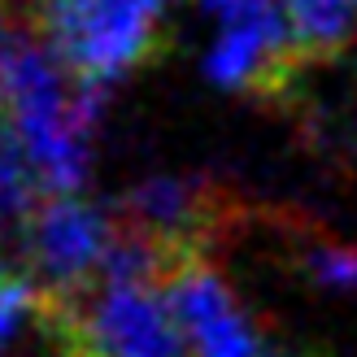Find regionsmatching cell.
Segmentation results:
<instances>
[{
  "label": "cell",
  "mask_w": 357,
  "mask_h": 357,
  "mask_svg": "<svg viewBox=\"0 0 357 357\" xmlns=\"http://www.w3.org/2000/svg\"><path fill=\"white\" fill-rule=\"evenodd\" d=\"M162 0H44V48L75 83L122 79L153 57Z\"/></svg>",
  "instance_id": "cell-1"
},
{
  "label": "cell",
  "mask_w": 357,
  "mask_h": 357,
  "mask_svg": "<svg viewBox=\"0 0 357 357\" xmlns=\"http://www.w3.org/2000/svg\"><path fill=\"white\" fill-rule=\"evenodd\" d=\"M157 283L188 331L192 357H266L261 327L205 253H170Z\"/></svg>",
  "instance_id": "cell-2"
},
{
  "label": "cell",
  "mask_w": 357,
  "mask_h": 357,
  "mask_svg": "<svg viewBox=\"0 0 357 357\" xmlns=\"http://www.w3.org/2000/svg\"><path fill=\"white\" fill-rule=\"evenodd\" d=\"M114 240V218L96 205L70 196H48L26 227V271H35L40 292L75 296L96 279L105 248Z\"/></svg>",
  "instance_id": "cell-3"
},
{
  "label": "cell",
  "mask_w": 357,
  "mask_h": 357,
  "mask_svg": "<svg viewBox=\"0 0 357 357\" xmlns=\"http://www.w3.org/2000/svg\"><path fill=\"white\" fill-rule=\"evenodd\" d=\"M301 66H305V57H301V48L288 31L283 5L271 0L257 13L222 22L218 44L205 57V75L218 87H231V92L275 100V96H288L296 87Z\"/></svg>",
  "instance_id": "cell-4"
},
{
  "label": "cell",
  "mask_w": 357,
  "mask_h": 357,
  "mask_svg": "<svg viewBox=\"0 0 357 357\" xmlns=\"http://www.w3.org/2000/svg\"><path fill=\"white\" fill-rule=\"evenodd\" d=\"M227 192L209 178H149L118 205V218L157 236L178 253H205V244L227 227Z\"/></svg>",
  "instance_id": "cell-5"
},
{
  "label": "cell",
  "mask_w": 357,
  "mask_h": 357,
  "mask_svg": "<svg viewBox=\"0 0 357 357\" xmlns=\"http://www.w3.org/2000/svg\"><path fill=\"white\" fill-rule=\"evenodd\" d=\"M305 66L335 61L357 40V0H279Z\"/></svg>",
  "instance_id": "cell-6"
},
{
  "label": "cell",
  "mask_w": 357,
  "mask_h": 357,
  "mask_svg": "<svg viewBox=\"0 0 357 357\" xmlns=\"http://www.w3.org/2000/svg\"><path fill=\"white\" fill-rule=\"evenodd\" d=\"M301 275L331 292L357 296V248L340 240H305L301 244Z\"/></svg>",
  "instance_id": "cell-7"
},
{
  "label": "cell",
  "mask_w": 357,
  "mask_h": 357,
  "mask_svg": "<svg viewBox=\"0 0 357 357\" xmlns=\"http://www.w3.org/2000/svg\"><path fill=\"white\" fill-rule=\"evenodd\" d=\"M35 305H40V288L26 275H0V353L17 335L22 318L35 314Z\"/></svg>",
  "instance_id": "cell-8"
},
{
  "label": "cell",
  "mask_w": 357,
  "mask_h": 357,
  "mask_svg": "<svg viewBox=\"0 0 357 357\" xmlns=\"http://www.w3.org/2000/svg\"><path fill=\"white\" fill-rule=\"evenodd\" d=\"M266 357H323V353H266Z\"/></svg>",
  "instance_id": "cell-9"
}]
</instances>
